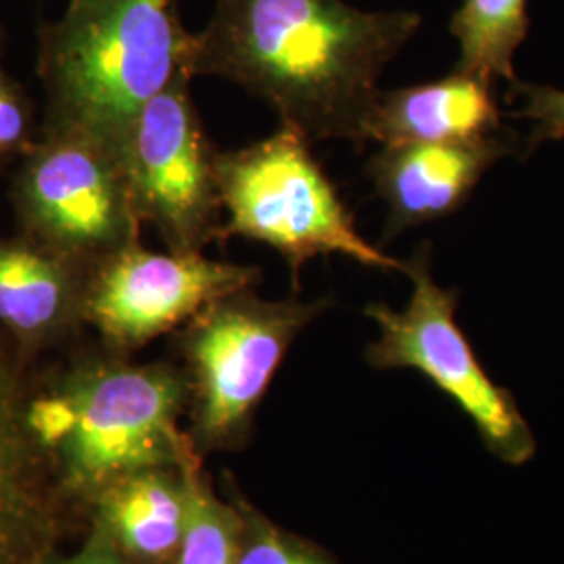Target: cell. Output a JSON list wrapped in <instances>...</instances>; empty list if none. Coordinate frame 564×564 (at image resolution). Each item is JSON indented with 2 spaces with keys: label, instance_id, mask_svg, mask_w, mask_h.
Instances as JSON below:
<instances>
[{
  "label": "cell",
  "instance_id": "cell-3",
  "mask_svg": "<svg viewBox=\"0 0 564 564\" xmlns=\"http://www.w3.org/2000/svg\"><path fill=\"white\" fill-rule=\"evenodd\" d=\"M188 381L170 364L88 358L32 391L30 424L63 481L102 491L123 477L188 456L178 414Z\"/></svg>",
  "mask_w": 564,
  "mask_h": 564
},
{
  "label": "cell",
  "instance_id": "cell-6",
  "mask_svg": "<svg viewBox=\"0 0 564 564\" xmlns=\"http://www.w3.org/2000/svg\"><path fill=\"white\" fill-rule=\"evenodd\" d=\"M414 284L403 310L372 303L366 316L381 335L368 347L377 368H416L463 408L506 463L523 464L535 440L512 395L494 383L456 323V291L440 286L431 274V247L421 245L402 265Z\"/></svg>",
  "mask_w": 564,
  "mask_h": 564
},
{
  "label": "cell",
  "instance_id": "cell-20",
  "mask_svg": "<svg viewBox=\"0 0 564 564\" xmlns=\"http://www.w3.org/2000/svg\"><path fill=\"white\" fill-rule=\"evenodd\" d=\"M67 564H120L116 561V556H111L109 552H105V550H88L84 556H78V558H74L72 563Z\"/></svg>",
  "mask_w": 564,
  "mask_h": 564
},
{
  "label": "cell",
  "instance_id": "cell-12",
  "mask_svg": "<svg viewBox=\"0 0 564 564\" xmlns=\"http://www.w3.org/2000/svg\"><path fill=\"white\" fill-rule=\"evenodd\" d=\"M90 272L25 235L0 239V333L28 358L84 318Z\"/></svg>",
  "mask_w": 564,
  "mask_h": 564
},
{
  "label": "cell",
  "instance_id": "cell-13",
  "mask_svg": "<svg viewBox=\"0 0 564 564\" xmlns=\"http://www.w3.org/2000/svg\"><path fill=\"white\" fill-rule=\"evenodd\" d=\"M491 82L454 69L442 80L381 90L366 123V141L468 142L500 132Z\"/></svg>",
  "mask_w": 564,
  "mask_h": 564
},
{
  "label": "cell",
  "instance_id": "cell-14",
  "mask_svg": "<svg viewBox=\"0 0 564 564\" xmlns=\"http://www.w3.org/2000/svg\"><path fill=\"white\" fill-rule=\"evenodd\" d=\"M101 519L113 542L142 563L178 554L186 524V487L158 468L123 477L101 491Z\"/></svg>",
  "mask_w": 564,
  "mask_h": 564
},
{
  "label": "cell",
  "instance_id": "cell-11",
  "mask_svg": "<svg viewBox=\"0 0 564 564\" xmlns=\"http://www.w3.org/2000/svg\"><path fill=\"white\" fill-rule=\"evenodd\" d=\"M510 153L502 132L468 142L387 144L368 162V178L387 203L384 237L456 214L485 172Z\"/></svg>",
  "mask_w": 564,
  "mask_h": 564
},
{
  "label": "cell",
  "instance_id": "cell-18",
  "mask_svg": "<svg viewBox=\"0 0 564 564\" xmlns=\"http://www.w3.org/2000/svg\"><path fill=\"white\" fill-rule=\"evenodd\" d=\"M510 93L512 97L523 99V107L517 116L533 123L529 137V151H533L542 142L563 139L564 90L517 80L512 84Z\"/></svg>",
  "mask_w": 564,
  "mask_h": 564
},
{
  "label": "cell",
  "instance_id": "cell-15",
  "mask_svg": "<svg viewBox=\"0 0 564 564\" xmlns=\"http://www.w3.org/2000/svg\"><path fill=\"white\" fill-rule=\"evenodd\" d=\"M452 34L460 55L456 69L485 82H517L512 59L529 32L527 0H463Z\"/></svg>",
  "mask_w": 564,
  "mask_h": 564
},
{
  "label": "cell",
  "instance_id": "cell-7",
  "mask_svg": "<svg viewBox=\"0 0 564 564\" xmlns=\"http://www.w3.org/2000/svg\"><path fill=\"white\" fill-rule=\"evenodd\" d=\"M182 72L142 107L123 147L121 163L142 224L158 230L172 253H203L223 242L224 207L216 176V147Z\"/></svg>",
  "mask_w": 564,
  "mask_h": 564
},
{
  "label": "cell",
  "instance_id": "cell-16",
  "mask_svg": "<svg viewBox=\"0 0 564 564\" xmlns=\"http://www.w3.org/2000/svg\"><path fill=\"white\" fill-rule=\"evenodd\" d=\"M195 464L191 454L182 460L186 524L176 564H237L241 554L237 517L209 494Z\"/></svg>",
  "mask_w": 564,
  "mask_h": 564
},
{
  "label": "cell",
  "instance_id": "cell-17",
  "mask_svg": "<svg viewBox=\"0 0 564 564\" xmlns=\"http://www.w3.org/2000/svg\"><path fill=\"white\" fill-rule=\"evenodd\" d=\"M34 141V105L0 67V163L23 155Z\"/></svg>",
  "mask_w": 564,
  "mask_h": 564
},
{
  "label": "cell",
  "instance_id": "cell-19",
  "mask_svg": "<svg viewBox=\"0 0 564 564\" xmlns=\"http://www.w3.org/2000/svg\"><path fill=\"white\" fill-rule=\"evenodd\" d=\"M237 564H326L314 554L286 542L274 531L258 533L239 554Z\"/></svg>",
  "mask_w": 564,
  "mask_h": 564
},
{
  "label": "cell",
  "instance_id": "cell-2",
  "mask_svg": "<svg viewBox=\"0 0 564 564\" xmlns=\"http://www.w3.org/2000/svg\"><path fill=\"white\" fill-rule=\"evenodd\" d=\"M191 48L174 0H69L42 32V130L78 132L121 158L142 107L191 74Z\"/></svg>",
  "mask_w": 564,
  "mask_h": 564
},
{
  "label": "cell",
  "instance_id": "cell-4",
  "mask_svg": "<svg viewBox=\"0 0 564 564\" xmlns=\"http://www.w3.org/2000/svg\"><path fill=\"white\" fill-rule=\"evenodd\" d=\"M223 241L242 237L276 249L291 268L295 291L303 265L341 253L368 268L400 270L403 262L370 245L312 155L300 130L284 126L262 141L218 153Z\"/></svg>",
  "mask_w": 564,
  "mask_h": 564
},
{
  "label": "cell",
  "instance_id": "cell-1",
  "mask_svg": "<svg viewBox=\"0 0 564 564\" xmlns=\"http://www.w3.org/2000/svg\"><path fill=\"white\" fill-rule=\"evenodd\" d=\"M421 23L345 0H218L193 34L191 74L239 84L310 142L362 149L379 78Z\"/></svg>",
  "mask_w": 564,
  "mask_h": 564
},
{
  "label": "cell",
  "instance_id": "cell-10",
  "mask_svg": "<svg viewBox=\"0 0 564 564\" xmlns=\"http://www.w3.org/2000/svg\"><path fill=\"white\" fill-rule=\"evenodd\" d=\"M30 358L0 333V564H36L55 533L51 454L30 424Z\"/></svg>",
  "mask_w": 564,
  "mask_h": 564
},
{
  "label": "cell",
  "instance_id": "cell-5",
  "mask_svg": "<svg viewBox=\"0 0 564 564\" xmlns=\"http://www.w3.org/2000/svg\"><path fill=\"white\" fill-rule=\"evenodd\" d=\"M11 199L21 235L93 272L141 241L120 153L78 132H44L21 155Z\"/></svg>",
  "mask_w": 564,
  "mask_h": 564
},
{
  "label": "cell",
  "instance_id": "cell-8",
  "mask_svg": "<svg viewBox=\"0 0 564 564\" xmlns=\"http://www.w3.org/2000/svg\"><path fill=\"white\" fill-rule=\"evenodd\" d=\"M324 307V300L265 302L242 289L186 323L181 347L205 440H226L249 421L291 343Z\"/></svg>",
  "mask_w": 564,
  "mask_h": 564
},
{
  "label": "cell",
  "instance_id": "cell-9",
  "mask_svg": "<svg viewBox=\"0 0 564 564\" xmlns=\"http://www.w3.org/2000/svg\"><path fill=\"white\" fill-rule=\"evenodd\" d=\"M260 281L262 270L256 265L218 262L203 253H158L139 241L90 272L84 318L107 345L130 351Z\"/></svg>",
  "mask_w": 564,
  "mask_h": 564
}]
</instances>
